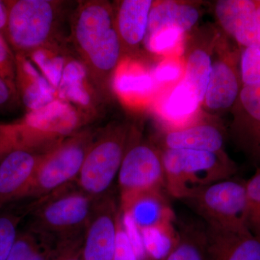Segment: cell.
Returning a JSON list of instances; mask_svg holds the SVG:
<instances>
[{"label":"cell","mask_w":260,"mask_h":260,"mask_svg":"<svg viewBox=\"0 0 260 260\" xmlns=\"http://www.w3.org/2000/svg\"><path fill=\"white\" fill-rule=\"evenodd\" d=\"M16 64L15 55L9 44L0 32V78L6 82L14 91H17L15 84Z\"/></svg>","instance_id":"obj_30"},{"label":"cell","mask_w":260,"mask_h":260,"mask_svg":"<svg viewBox=\"0 0 260 260\" xmlns=\"http://www.w3.org/2000/svg\"><path fill=\"white\" fill-rule=\"evenodd\" d=\"M212 67L211 57L203 49H194L186 60L181 81L196 95L201 104L209 83Z\"/></svg>","instance_id":"obj_22"},{"label":"cell","mask_w":260,"mask_h":260,"mask_svg":"<svg viewBox=\"0 0 260 260\" xmlns=\"http://www.w3.org/2000/svg\"><path fill=\"white\" fill-rule=\"evenodd\" d=\"M178 242L165 260H206L205 225H182Z\"/></svg>","instance_id":"obj_23"},{"label":"cell","mask_w":260,"mask_h":260,"mask_svg":"<svg viewBox=\"0 0 260 260\" xmlns=\"http://www.w3.org/2000/svg\"><path fill=\"white\" fill-rule=\"evenodd\" d=\"M20 102L18 94L0 78V112L8 110Z\"/></svg>","instance_id":"obj_32"},{"label":"cell","mask_w":260,"mask_h":260,"mask_svg":"<svg viewBox=\"0 0 260 260\" xmlns=\"http://www.w3.org/2000/svg\"><path fill=\"white\" fill-rule=\"evenodd\" d=\"M8 21V8L5 1L0 0V32L3 34Z\"/></svg>","instance_id":"obj_34"},{"label":"cell","mask_w":260,"mask_h":260,"mask_svg":"<svg viewBox=\"0 0 260 260\" xmlns=\"http://www.w3.org/2000/svg\"><path fill=\"white\" fill-rule=\"evenodd\" d=\"M29 58L15 55V84L19 99L30 112L47 107L54 101V90L47 83L42 84Z\"/></svg>","instance_id":"obj_17"},{"label":"cell","mask_w":260,"mask_h":260,"mask_svg":"<svg viewBox=\"0 0 260 260\" xmlns=\"http://www.w3.org/2000/svg\"><path fill=\"white\" fill-rule=\"evenodd\" d=\"M25 214L0 212V260H6L19 233L18 227Z\"/></svg>","instance_id":"obj_27"},{"label":"cell","mask_w":260,"mask_h":260,"mask_svg":"<svg viewBox=\"0 0 260 260\" xmlns=\"http://www.w3.org/2000/svg\"><path fill=\"white\" fill-rule=\"evenodd\" d=\"M140 232L149 260H165L178 242L174 223L142 229Z\"/></svg>","instance_id":"obj_24"},{"label":"cell","mask_w":260,"mask_h":260,"mask_svg":"<svg viewBox=\"0 0 260 260\" xmlns=\"http://www.w3.org/2000/svg\"><path fill=\"white\" fill-rule=\"evenodd\" d=\"M240 61L242 85L260 83V47L244 48Z\"/></svg>","instance_id":"obj_29"},{"label":"cell","mask_w":260,"mask_h":260,"mask_svg":"<svg viewBox=\"0 0 260 260\" xmlns=\"http://www.w3.org/2000/svg\"><path fill=\"white\" fill-rule=\"evenodd\" d=\"M184 34L179 28H165L148 34L144 45L150 52L171 57L179 56L182 49Z\"/></svg>","instance_id":"obj_25"},{"label":"cell","mask_w":260,"mask_h":260,"mask_svg":"<svg viewBox=\"0 0 260 260\" xmlns=\"http://www.w3.org/2000/svg\"><path fill=\"white\" fill-rule=\"evenodd\" d=\"M162 149H186L199 151L223 152L224 135L218 126L198 124L168 131L162 137Z\"/></svg>","instance_id":"obj_15"},{"label":"cell","mask_w":260,"mask_h":260,"mask_svg":"<svg viewBox=\"0 0 260 260\" xmlns=\"http://www.w3.org/2000/svg\"><path fill=\"white\" fill-rule=\"evenodd\" d=\"M82 243L66 248L54 260H83L81 256Z\"/></svg>","instance_id":"obj_33"},{"label":"cell","mask_w":260,"mask_h":260,"mask_svg":"<svg viewBox=\"0 0 260 260\" xmlns=\"http://www.w3.org/2000/svg\"><path fill=\"white\" fill-rule=\"evenodd\" d=\"M237 102L241 114L234 125V138L256 169H260V83L242 85Z\"/></svg>","instance_id":"obj_12"},{"label":"cell","mask_w":260,"mask_h":260,"mask_svg":"<svg viewBox=\"0 0 260 260\" xmlns=\"http://www.w3.org/2000/svg\"><path fill=\"white\" fill-rule=\"evenodd\" d=\"M246 227L251 234L260 237V169L245 181Z\"/></svg>","instance_id":"obj_26"},{"label":"cell","mask_w":260,"mask_h":260,"mask_svg":"<svg viewBox=\"0 0 260 260\" xmlns=\"http://www.w3.org/2000/svg\"><path fill=\"white\" fill-rule=\"evenodd\" d=\"M184 201L206 225L234 230L247 229L245 181H218Z\"/></svg>","instance_id":"obj_8"},{"label":"cell","mask_w":260,"mask_h":260,"mask_svg":"<svg viewBox=\"0 0 260 260\" xmlns=\"http://www.w3.org/2000/svg\"><path fill=\"white\" fill-rule=\"evenodd\" d=\"M201 102L196 95L183 83L179 82L169 93L162 104V116L167 121L175 124L174 129L186 121L198 110Z\"/></svg>","instance_id":"obj_21"},{"label":"cell","mask_w":260,"mask_h":260,"mask_svg":"<svg viewBox=\"0 0 260 260\" xmlns=\"http://www.w3.org/2000/svg\"><path fill=\"white\" fill-rule=\"evenodd\" d=\"M206 260H260V237L248 229H227L205 224Z\"/></svg>","instance_id":"obj_11"},{"label":"cell","mask_w":260,"mask_h":260,"mask_svg":"<svg viewBox=\"0 0 260 260\" xmlns=\"http://www.w3.org/2000/svg\"><path fill=\"white\" fill-rule=\"evenodd\" d=\"M117 179L121 213L128 210L141 195L166 190L161 151L148 143L133 139L132 133Z\"/></svg>","instance_id":"obj_7"},{"label":"cell","mask_w":260,"mask_h":260,"mask_svg":"<svg viewBox=\"0 0 260 260\" xmlns=\"http://www.w3.org/2000/svg\"><path fill=\"white\" fill-rule=\"evenodd\" d=\"M166 190L174 198H192L214 183L232 179L237 169L221 153L186 149H162Z\"/></svg>","instance_id":"obj_4"},{"label":"cell","mask_w":260,"mask_h":260,"mask_svg":"<svg viewBox=\"0 0 260 260\" xmlns=\"http://www.w3.org/2000/svg\"><path fill=\"white\" fill-rule=\"evenodd\" d=\"M42 154L15 148L0 160V209L26 199Z\"/></svg>","instance_id":"obj_10"},{"label":"cell","mask_w":260,"mask_h":260,"mask_svg":"<svg viewBox=\"0 0 260 260\" xmlns=\"http://www.w3.org/2000/svg\"><path fill=\"white\" fill-rule=\"evenodd\" d=\"M198 20L199 12L190 5L173 1L153 3L146 35L165 28H179L186 32Z\"/></svg>","instance_id":"obj_18"},{"label":"cell","mask_w":260,"mask_h":260,"mask_svg":"<svg viewBox=\"0 0 260 260\" xmlns=\"http://www.w3.org/2000/svg\"><path fill=\"white\" fill-rule=\"evenodd\" d=\"M258 1L220 0L215 15L223 30L243 48L260 47L256 25Z\"/></svg>","instance_id":"obj_13"},{"label":"cell","mask_w":260,"mask_h":260,"mask_svg":"<svg viewBox=\"0 0 260 260\" xmlns=\"http://www.w3.org/2000/svg\"><path fill=\"white\" fill-rule=\"evenodd\" d=\"M124 213L129 214L139 231L174 223V213L168 204L164 191L141 195Z\"/></svg>","instance_id":"obj_19"},{"label":"cell","mask_w":260,"mask_h":260,"mask_svg":"<svg viewBox=\"0 0 260 260\" xmlns=\"http://www.w3.org/2000/svg\"><path fill=\"white\" fill-rule=\"evenodd\" d=\"M237 70L230 63H213L203 104L210 110H225L237 102L242 85Z\"/></svg>","instance_id":"obj_16"},{"label":"cell","mask_w":260,"mask_h":260,"mask_svg":"<svg viewBox=\"0 0 260 260\" xmlns=\"http://www.w3.org/2000/svg\"><path fill=\"white\" fill-rule=\"evenodd\" d=\"M114 8L116 31L123 51L133 50L144 44L148 31L151 0H123Z\"/></svg>","instance_id":"obj_14"},{"label":"cell","mask_w":260,"mask_h":260,"mask_svg":"<svg viewBox=\"0 0 260 260\" xmlns=\"http://www.w3.org/2000/svg\"><path fill=\"white\" fill-rule=\"evenodd\" d=\"M131 135L124 124H111L98 132L76 179L82 191L95 200L110 193Z\"/></svg>","instance_id":"obj_5"},{"label":"cell","mask_w":260,"mask_h":260,"mask_svg":"<svg viewBox=\"0 0 260 260\" xmlns=\"http://www.w3.org/2000/svg\"><path fill=\"white\" fill-rule=\"evenodd\" d=\"M16 148L13 124H0V160Z\"/></svg>","instance_id":"obj_31"},{"label":"cell","mask_w":260,"mask_h":260,"mask_svg":"<svg viewBox=\"0 0 260 260\" xmlns=\"http://www.w3.org/2000/svg\"><path fill=\"white\" fill-rule=\"evenodd\" d=\"M95 201L78 186L68 184L29 207L28 230L58 245L82 242Z\"/></svg>","instance_id":"obj_3"},{"label":"cell","mask_w":260,"mask_h":260,"mask_svg":"<svg viewBox=\"0 0 260 260\" xmlns=\"http://www.w3.org/2000/svg\"><path fill=\"white\" fill-rule=\"evenodd\" d=\"M256 25H257L258 40L260 46V1H258L256 8Z\"/></svg>","instance_id":"obj_35"},{"label":"cell","mask_w":260,"mask_h":260,"mask_svg":"<svg viewBox=\"0 0 260 260\" xmlns=\"http://www.w3.org/2000/svg\"><path fill=\"white\" fill-rule=\"evenodd\" d=\"M64 249L26 230L19 232L6 260H54Z\"/></svg>","instance_id":"obj_20"},{"label":"cell","mask_w":260,"mask_h":260,"mask_svg":"<svg viewBox=\"0 0 260 260\" xmlns=\"http://www.w3.org/2000/svg\"><path fill=\"white\" fill-rule=\"evenodd\" d=\"M185 63L179 56L166 57L159 62L154 69L152 75L156 85H168L179 83L184 73Z\"/></svg>","instance_id":"obj_28"},{"label":"cell","mask_w":260,"mask_h":260,"mask_svg":"<svg viewBox=\"0 0 260 260\" xmlns=\"http://www.w3.org/2000/svg\"><path fill=\"white\" fill-rule=\"evenodd\" d=\"M3 35L15 55L30 58L41 51H58L66 3L56 0H8Z\"/></svg>","instance_id":"obj_2"},{"label":"cell","mask_w":260,"mask_h":260,"mask_svg":"<svg viewBox=\"0 0 260 260\" xmlns=\"http://www.w3.org/2000/svg\"><path fill=\"white\" fill-rule=\"evenodd\" d=\"M96 135L85 128L42 154L26 199H41L77 179Z\"/></svg>","instance_id":"obj_6"},{"label":"cell","mask_w":260,"mask_h":260,"mask_svg":"<svg viewBox=\"0 0 260 260\" xmlns=\"http://www.w3.org/2000/svg\"><path fill=\"white\" fill-rule=\"evenodd\" d=\"M121 215L114 196L109 193L95 201L84 232L83 260H113Z\"/></svg>","instance_id":"obj_9"},{"label":"cell","mask_w":260,"mask_h":260,"mask_svg":"<svg viewBox=\"0 0 260 260\" xmlns=\"http://www.w3.org/2000/svg\"><path fill=\"white\" fill-rule=\"evenodd\" d=\"M70 20V39L98 93L110 89L123 50L114 8L104 0L78 1Z\"/></svg>","instance_id":"obj_1"}]
</instances>
